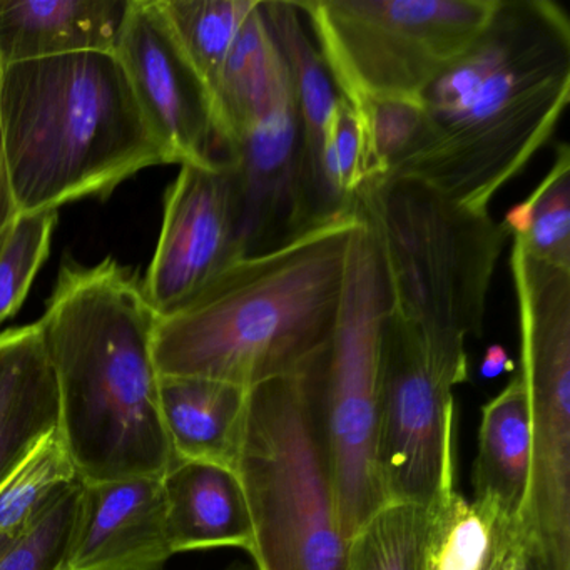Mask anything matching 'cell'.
<instances>
[{
	"mask_svg": "<svg viewBox=\"0 0 570 570\" xmlns=\"http://www.w3.org/2000/svg\"><path fill=\"white\" fill-rule=\"evenodd\" d=\"M569 101L566 9L553 0H497L475 41L423 92L422 138L390 176L489 213L552 139Z\"/></svg>",
	"mask_w": 570,
	"mask_h": 570,
	"instance_id": "6da1fadb",
	"label": "cell"
},
{
	"mask_svg": "<svg viewBox=\"0 0 570 570\" xmlns=\"http://www.w3.org/2000/svg\"><path fill=\"white\" fill-rule=\"evenodd\" d=\"M158 315L135 273L65 263L39 320L55 370L59 433L82 482L161 476L173 450L159 409Z\"/></svg>",
	"mask_w": 570,
	"mask_h": 570,
	"instance_id": "7a4b0ae2",
	"label": "cell"
},
{
	"mask_svg": "<svg viewBox=\"0 0 570 570\" xmlns=\"http://www.w3.org/2000/svg\"><path fill=\"white\" fill-rule=\"evenodd\" d=\"M360 222L355 206L269 252L245 256L181 308L158 316L159 375L252 390L318 358L335 332Z\"/></svg>",
	"mask_w": 570,
	"mask_h": 570,
	"instance_id": "3957f363",
	"label": "cell"
},
{
	"mask_svg": "<svg viewBox=\"0 0 570 570\" xmlns=\"http://www.w3.org/2000/svg\"><path fill=\"white\" fill-rule=\"evenodd\" d=\"M0 149L19 213L108 198L142 169L171 165L115 52L0 68Z\"/></svg>",
	"mask_w": 570,
	"mask_h": 570,
	"instance_id": "277c9868",
	"label": "cell"
},
{
	"mask_svg": "<svg viewBox=\"0 0 570 570\" xmlns=\"http://www.w3.org/2000/svg\"><path fill=\"white\" fill-rule=\"evenodd\" d=\"M325 353L248 392L235 470L252 515L256 570H346L348 540L320 416Z\"/></svg>",
	"mask_w": 570,
	"mask_h": 570,
	"instance_id": "5b68a950",
	"label": "cell"
},
{
	"mask_svg": "<svg viewBox=\"0 0 570 570\" xmlns=\"http://www.w3.org/2000/svg\"><path fill=\"white\" fill-rule=\"evenodd\" d=\"M355 206L379 249L390 313L433 338H482L492 278L512 239L505 223L406 176L366 181Z\"/></svg>",
	"mask_w": 570,
	"mask_h": 570,
	"instance_id": "8992f818",
	"label": "cell"
},
{
	"mask_svg": "<svg viewBox=\"0 0 570 570\" xmlns=\"http://www.w3.org/2000/svg\"><path fill=\"white\" fill-rule=\"evenodd\" d=\"M343 101L422 99L475 41L497 0L295 2Z\"/></svg>",
	"mask_w": 570,
	"mask_h": 570,
	"instance_id": "52a82bcc",
	"label": "cell"
},
{
	"mask_svg": "<svg viewBox=\"0 0 570 570\" xmlns=\"http://www.w3.org/2000/svg\"><path fill=\"white\" fill-rule=\"evenodd\" d=\"M389 313L379 249L362 218L320 379V416L346 540L389 503L379 470L380 350Z\"/></svg>",
	"mask_w": 570,
	"mask_h": 570,
	"instance_id": "ba28073f",
	"label": "cell"
},
{
	"mask_svg": "<svg viewBox=\"0 0 570 570\" xmlns=\"http://www.w3.org/2000/svg\"><path fill=\"white\" fill-rule=\"evenodd\" d=\"M463 343L433 338L389 313L380 350L379 470L386 502L439 507L455 495L456 386Z\"/></svg>",
	"mask_w": 570,
	"mask_h": 570,
	"instance_id": "9c48e42d",
	"label": "cell"
},
{
	"mask_svg": "<svg viewBox=\"0 0 570 570\" xmlns=\"http://www.w3.org/2000/svg\"><path fill=\"white\" fill-rule=\"evenodd\" d=\"M515 296L530 422L523 533L539 570H570V286L543 276Z\"/></svg>",
	"mask_w": 570,
	"mask_h": 570,
	"instance_id": "30bf717a",
	"label": "cell"
},
{
	"mask_svg": "<svg viewBox=\"0 0 570 570\" xmlns=\"http://www.w3.org/2000/svg\"><path fill=\"white\" fill-rule=\"evenodd\" d=\"M245 256L232 163L183 165L166 191L158 246L141 282L156 315L181 308Z\"/></svg>",
	"mask_w": 570,
	"mask_h": 570,
	"instance_id": "8fae6325",
	"label": "cell"
},
{
	"mask_svg": "<svg viewBox=\"0 0 570 570\" xmlns=\"http://www.w3.org/2000/svg\"><path fill=\"white\" fill-rule=\"evenodd\" d=\"M132 95L171 165H218L212 96L179 48L158 0H132L115 48Z\"/></svg>",
	"mask_w": 570,
	"mask_h": 570,
	"instance_id": "7c38bea8",
	"label": "cell"
},
{
	"mask_svg": "<svg viewBox=\"0 0 570 570\" xmlns=\"http://www.w3.org/2000/svg\"><path fill=\"white\" fill-rule=\"evenodd\" d=\"M225 159L238 181L246 256L269 252L309 229L303 198L302 125L292 76Z\"/></svg>",
	"mask_w": 570,
	"mask_h": 570,
	"instance_id": "4fadbf2b",
	"label": "cell"
},
{
	"mask_svg": "<svg viewBox=\"0 0 570 570\" xmlns=\"http://www.w3.org/2000/svg\"><path fill=\"white\" fill-rule=\"evenodd\" d=\"M173 556L161 476L82 482L69 570H159Z\"/></svg>",
	"mask_w": 570,
	"mask_h": 570,
	"instance_id": "5bb4252c",
	"label": "cell"
},
{
	"mask_svg": "<svg viewBox=\"0 0 570 570\" xmlns=\"http://www.w3.org/2000/svg\"><path fill=\"white\" fill-rule=\"evenodd\" d=\"M263 12L295 88L302 125L303 198L313 228L355 208L336 199L325 176L326 136L340 96L295 2H263Z\"/></svg>",
	"mask_w": 570,
	"mask_h": 570,
	"instance_id": "9a60e30c",
	"label": "cell"
},
{
	"mask_svg": "<svg viewBox=\"0 0 570 570\" xmlns=\"http://www.w3.org/2000/svg\"><path fill=\"white\" fill-rule=\"evenodd\" d=\"M173 553L233 547L252 553V515L238 473L202 460H173L161 475Z\"/></svg>",
	"mask_w": 570,
	"mask_h": 570,
	"instance_id": "2e32d148",
	"label": "cell"
},
{
	"mask_svg": "<svg viewBox=\"0 0 570 570\" xmlns=\"http://www.w3.org/2000/svg\"><path fill=\"white\" fill-rule=\"evenodd\" d=\"M132 0H0V68L112 52Z\"/></svg>",
	"mask_w": 570,
	"mask_h": 570,
	"instance_id": "e0dca14e",
	"label": "cell"
},
{
	"mask_svg": "<svg viewBox=\"0 0 570 570\" xmlns=\"http://www.w3.org/2000/svg\"><path fill=\"white\" fill-rule=\"evenodd\" d=\"M59 430V393L38 325L0 333V485Z\"/></svg>",
	"mask_w": 570,
	"mask_h": 570,
	"instance_id": "ac0fdd59",
	"label": "cell"
},
{
	"mask_svg": "<svg viewBox=\"0 0 570 570\" xmlns=\"http://www.w3.org/2000/svg\"><path fill=\"white\" fill-rule=\"evenodd\" d=\"M472 483V502L502 522L523 527L530 483V422L519 373L483 405Z\"/></svg>",
	"mask_w": 570,
	"mask_h": 570,
	"instance_id": "d6986e66",
	"label": "cell"
},
{
	"mask_svg": "<svg viewBox=\"0 0 570 570\" xmlns=\"http://www.w3.org/2000/svg\"><path fill=\"white\" fill-rule=\"evenodd\" d=\"M249 390L193 376H161L159 409L173 456L235 469Z\"/></svg>",
	"mask_w": 570,
	"mask_h": 570,
	"instance_id": "ffe728a7",
	"label": "cell"
},
{
	"mask_svg": "<svg viewBox=\"0 0 570 570\" xmlns=\"http://www.w3.org/2000/svg\"><path fill=\"white\" fill-rule=\"evenodd\" d=\"M288 76V66L259 2L236 39L216 89L215 126L223 158L242 141Z\"/></svg>",
	"mask_w": 570,
	"mask_h": 570,
	"instance_id": "44dd1931",
	"label": "cell"
},
{
	"mask_svg": "<svg viewBox=\"0 0 570 570\" xmlns=\"http://www.w3.org/2000/svg\"><path fill=\"white\" fill-rule=\"evenodd\" d=\"M158 4L179 48L208 89L215 112L223 69L259 0H158Z\"/></svg>",
	"mask_w": 570,
	"mask_h": 570,
	"instance_id": "7402d4cb",
	"label": "cell"
},
{
	"mask_svg": "<svg viewBox=\"0 0 570 570\" xmlns=\"http://www.w3.org/2000/svg\"><path fill=\"white\" fill-rule=\"evenodd\" d=\"M440 507H380L348 540L346 570H426Z\"/></svg>",
	"mask_w": 570,
	"mask_h": 570,
	"instance_id": "603a6c76",
	"label": "cell"
},
{
	"mask_svg": "<svg viewBox=\"0 0 570 570\" xmlns=\"http://www.w3.org/2000/svg\"><path fill=\"white\" fill-rule=\"evenodd\" d=\"M527 255L543 265L570 272V149L556 148L552 168L532 195L503 218Z\"/></svg>",
	"mask_w": 570,
	"mask_h": 570,
	"instance_id": "cb8c5ba5",
	"label": "cell"
},
{
	"mask_svg": "<svg viewBox=\"0 0 570 570\" xmlns=\"http://www.w3.org/2000/svg\"><path fill=\"white\" fill-rule=\"evenodd\" d=\"M79 480L75 460L56 430L0 485V557L62 490Z\"/></svg>",
	"mask_w": 570,
	"mask_h": 570,
	"instance_id": "d4e9b609",
	"label": "cell"
},
{
	"mask_svg": "<svg viewBox=\"0 0 570 570\" xmlns=\"http://www.w3.org/2000/svg\"><path fill=\"white\" fill-rule=\"evenodd\" d=\"M355 112L362 122L365 145V183L386 178L422 138L425 126L422 99H366Z\"/></svg>",
	"mask_w": 570,
	"mask_h": 570,
	"instance_id": "484cf974",
	"label": "cell"
},
{
	"mask_svg": "<svg viewBox=\"0 0 570 570\" xmlns=\"http://www.w3.org/2000/svg\"><path fill=\"white\" fill-rule=\"evenodd\" d=\"M82 480L62 490L0 557V570H69Z\"/></svg>",
	"mask_w": 570,
	"mask_h": 570,
	"instance_id": "4316f807",
	"label": "cell"
},
{
	"mask_svg": "<svg viewBox=\"0 0 570 570\" xmlns=\"http://www.w3.org/2000/svg\"><path fill=\"white\" fill-rule=\"evenodd\" d=\"M58 212L19 213L0 246V326L24 303L51 249Z\"/></svg>",
	"mask_w": 570,
	"mask_h": 570,
	"instance_id": "83f0119b",
	"label": "cell"
},
{
	"mask_svg": "<svg viewBox=\"0 0 570 570\" xmlns=\"http://www.w3.org/2000/svg\"><path fill=\"white\" fill-rule=\"evenodd\" d=\"M495 543V517L459 492L440 507L426 570H482Z\"/></svg>",
	"mask_w": 570,
	"mask_h": 570,
	"instance_id": "f1b7e54d",
	"label": "cell"
},
{
	"mask_svg": "<svg viewBox=\"0 0 570 570\" xmlns=\"http://www.w3.org/2000/svg\"><path fill=\"white\" fill-rule=\"evenodd\" d=\"M325 176L342 205L355 206L365 183V145L362 122L355 109L338 98L325 142Z\"/></svg>",
	"mask_w": 570,
	"mask_h": 570,
	"instance_id": "f546056e",
	"label": "cell"
},
{
	"mask_svg": "<svg viewBox=\"0 0 570 570\" xmlns=\"http://www.w3.org/2000/svg\"><path fill=\"white\" fill-rule=\"evenodd\" d=\"M520 533H523L522 525L495 520V543H493L492 556L482 570H509L513 543L519 539Z\"/></svg>",
	"mask_w": 570,
	"mask_h": 570,
	"instance_id": "4dcf8cb0",
	"label": "cell"
},
{
	"mask_svg": "<svg viewBox=\"0 0 570 570\" xmlns=\"http://www.w3.org/2000/svg\"><path fill=\"white\" fill-rule=\"evenodd\" d=\"M19 212L9 185L8 173H6L4 158L0 149V246L4 243L12 223L18 218Z\"/></svg>",
	"mask_w": 570,
	"mask_h": 570,
	"instance_id": "1f68e13d",
	"label": "cell"
},
{
	"mask_svg": "<svg viewBox=\"0 0 570 570\" xmlns=\"http://www.w3.org/2000/svg\"><path fill=\"white\" fill-rule=\"evenodd\" d=\"M513 362L503 346L492 345L487 348L485 356L480 366L483 379H497L505 372H512Z\"/></svg>",
	"mask_w": 570,
	"mask_h": 570,
	"instance_id": "d6a6232c",
	"label": "cell"
},
{
	"mask_svg": "<svg viewBox=\"0 0 570 570\" xmlns=\"http://www.w3.org/2000/svg\"><path fill=\"white\" fill-rule=\"evenodd\" d=\"M509 570H539L535 557H533L532 550L527 543L525 533H520L519 539L513 543Z\"/></svg>",
	"mask_w": 570,
	"mask_h": 570,
	"instance_id": "836d02e7",
	"label": "cell"
}]
</instances>
